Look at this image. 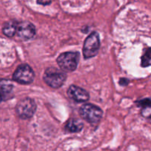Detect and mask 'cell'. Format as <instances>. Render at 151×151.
<instances>
[{
  "instance_id": "obj_1",
  "label": "cell",
  "mask_w": 151,
  "mask_h": 151,
  "mask_svg": "<svg viewBox=\"0 0 151 151\" xmlns=\"http://www.w3.org/2000/svg\"><path fill=\"white\" fill-rule=\"evenodd\" d=\"M44 81L49 86L58 88L63 85L66 80V75L63 71L55 67H49L44 73Z\"/></svg>"
},
{
  "instance_id": "obj_2",
  "label": "cell",
  "mask_w": 151,
  "mask_h": 151,
  "mask_svg": "<svg viewBox=\"0 0 151 151\" xmlns=\"http://www.w3.org/2000/svg\"><path fill=\"white\" fill-rule=\"evenodd\" d=\"M79 59L80 54L78 52H67L62 53L58 57L57 63L63 72H73L78 67Z\"/></svg>"
},
{
  "instance_id": "obj_3",
  "label": "cell",
  "mask_w": 151,
  "mask_h": 151,
  "mask_svg": "<svg viewBox=\"0 0 151 151\" xmlns=\"http://www.w3.org/2000/svg\"><path fill=\"white\" fill-rule=\"evenodd\" d=\"M100 41L98 32H93L86 38L83 48V54L85 59L91 58L97 55L100 50Z\"/></svg>"
},
{
  "instance_id": "obj_4",
  "label": "cell",
  "mask_w": 151,
  "mask_h": 151,
  "mask_svg": "<svg viewBox=\"0 0 151 151\" xmlns=\"http://www.w3.org/2000/svg\"><path fill=\"white\" fill-rule=\"evenodd\" d=\"M79 114L84 120L90 123H97L103 116L101 109L92 104H85L80 108Z\"/></svg>"
},
{
  "instance_id": "obj_5",
  "label": "cell",
  "mask_w": 151,
  "mask_h": 151,
  "mask_svg": "<svg viewBox=\"0 0 151 151\" xmlns=\"http://www.w3.org/2000/svg\"><path fill=\"white\" fill-rule=\"evenodd\" d=\"M36 111V104L32 98L26 97L17 103L16 111L18 116L24 119L31 118Z\"/></svg>"
},
{
  "instance_id": "obj_6",
  "label": "cell",
  "mask_w": 151,
  "mask_h": 151,
  "mask_svg": "<svg viewBox=\"0 0 151 151\" xmlns=\"http://www.w3.org/2000/svg\"><path fill=\"white\" fill-rule=\"evenodd\" d=\"M35 74L32 68L27 64L19 65L13 73V79L20 84L27 85L33 81Z\"/></svg>"
},
{
  "instance_id": "obj_7",
  "label": "cell",
  "mask_w": 151,
  "mask_h": 151,
  "mask_svg": "<svg viewBox=\"0 0 151 151\" xmlns=\"http://www.w3.org/2000/svg\"><path fill=\"white\" fill-rule=\"evenodd\" d=\"M35 34V27L29 22H18L16 35L20 39L27 41L34 37Z\"/></svg>"
},
{
  "instance_id": "obj_8",
  "label": "cell",
  "mask_w": 151,
  "mask_h": 151,
  "mask_svg": "<svg viewBox=\"0 0 151 151\" xmlns=\"http://www.w3.org/2000/svg\"><path fill=\"white\" fill-rule=\"evenodd\" d=\"M67 94L69 98L78 103L86 102L89 100V94L85 89L75 85L69 87Z\"/></svg>"
},
{
  "instance_id": "obj_9",
  "label": "cell",
  "mask_w": 151,
  "mask_h": 151,
  "mask_svg": "<svg viewBox=\"0 0 151 151\" xmlns=\"http://www.w3.org/2000/svg\"><path fill=\"white\" fill-rule=\"evenodd\" d=\"M13 85L9 80L0 79V103L12 97Z\"/></svg>"
},
{
  "instance_id": "obj_10",
  "label": "cell",
  "mask_w": 151,
  "mask_h": 151,
  "mask_svg": "<svg viewBox=\"0 0 151 151\" xmlns=\"http://www.w3.org/2000/svg\"><path fill=\"white\" fill-rule=\"evenodd\" d=\"M18 22L16 21H9L6 22L2 27V32L4 35L11 38L16 34Z\"/></svg>"
},
{
  "instance_id": "obj_11",
  "label": "cell",
  "mask_w": 151,
  "mask_h": 151,
  "mask_svg": "<svg viewBox=\"0 0 151 151\" xmlns=\"http://www.w3.org/2000/svg\"><path fill=\"white\" fill-rule=\"evenodd\" d=\"M66 128L69 132L78 133L82 131L83 128V123L78 119H71L66 124Z\"/></svg>"
},
{
  "instance_id": "obj_12",
  "label": "cell",
  "mask_w": 151,
  "mask_h": 151,
  "mask_svg": "<svg viewBox=\"0 0 151 151\" xmlns=\"http://www.w3.org/2000/svg\"><path fill=\"white\" fill-rule=\"evenodd\" d=\"M141 66L142 67H147L151 66V47L145 51L141 59Z\"/></svg>"
},
{
  "instance_id": "obj_13",
  "label": "cell",
  "mask_w": 151,
  "mask_h": 151,
  "mask_svg": "<svg viewBox=\"0 0 151 151\" xmlns=\"http://www.w3.org/2000/svg\"><path fill=\"white\" fill-rule=\"evenodd\" d=\"M142 115L146 118H151V106L144 108L142 111Z\"/></svg>"
},
{
  "instance_id": "obj_14",
  "label": "cell",
  "mask_w": 151,
  "mask_h": 151,
  "mask_svg": "<svg viewBox=\"0 0 151 151\" xmlns=\"http://www.w3.org/2000/svg\"><path fill=\"white\" fill-rule=\"evenodd\" d=\"M139 105L144 108L151 106V100L150 99H144L139 102Z\"/></svg>"
},
{
  "instance_id": "obj_15",
  "label": "cell",
  "mask_w": 151,
  "mask_h": 151,
  "mask_svg": "<svg viewBox=\"0 0 151 151\" xmlns=\"http://www.w3.org/2000/svg\"><path fill=\"white\" fill-rule=\"evenodd\" d=\"M128 83H129L128 80L125 79V78H122V79H120V81H119V84H120L121 86H126L128 85Z\"/></svg>"
},
{
  "instance_id": "obj_16",
  "label": "cell",
  "mask_w": 151,
  "mask_h": 151,
  "mask_svg": "<svg viewBox=\"0 0 151 151\" xmlns=\"http://www.w3.org/2000/svg\"><path fill=\"white\" fill-rule=\"evenodd\" d=\"M38 4H44V5H46V4H49L51 3V0H38Z\"/></svg>"
}]
</instances>
